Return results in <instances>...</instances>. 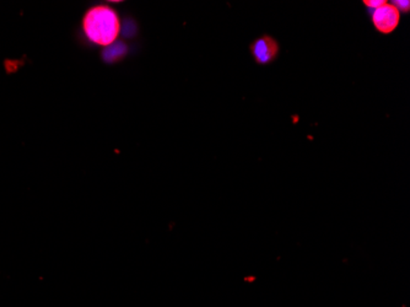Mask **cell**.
Here are the masks:
<instances>
[{
	"label": "cell",
	"instance_id": "6da1fadb",
	"mask_svg": "<svg viewBox=\"0 0 410 307\" xmlns=\"http://www.w3.org/2000/svg\"><path fill=\"white\" fill-rule=\"evenodd\" d=\"M84 30L93 44L110 46L120 33V20L107 6H95L84 20Z\"/></svg>",
	"mask_w": 410,
	"mask_h": 307
},
{
	"label": "cell",
	"instance_id": "7a4b0ae2",
	"mask_svg": "<svg viewBox=\"0 0 410 307\" xmlns=\"http://www.w3.org/2000/svg\"><path fill=\"white\" fill-rule=\"evenodd\" d=\"M400 12L393 4H384L372 11V22L378 32L389 35L398 28Z\"/></svg>",
	"mask_w": 410,
	"mask_h": 307
},
{
	"label": "cell",
	"instance_id": "3957f363",
	"mask_svg": "<svg viewBox=\"0 0 410 307\" xmlns=\"http://www.w3.org/2000/svg\"><path fill=\"white\" fill-rule=\"evenodd\" d=\"M253 59L258 64L267 66L275 61L279 55V44L269 35H263L251 44Z\"/></svg>",
	"mask_w": 410,
	"mask_h": 307
},
{
	"label": "cell",
	"instance_id": "277c9868",
	"mask_svg": "<svg viewBox=\"0 0 410 307\" xmlns=\"http://www.w3.org/2000/svg\"><path fill=\"white\" fill-rule=\"evenodd\" d=\"M106 53H109V55H107V59H109V61H113V59H117V58H120V55H123L126 53V46L120 44H115L113 47L109 48V50H107Z\"/></svg>",
	"mask_w": 410,
	"mask_h": 307
},
{
	"label": "cell",
	"instance_id": "5b68a950",
	"mask_svg": "<svg viewBox=\"0 0 410 307\" xmlns=\"http://www.w3.org/2000/svg\"><path fill=\"white\" fill-rule=\"evenodd\" d=\"M392 4H393V6H395L397 9H398L400 12V11H403V12H408V11L410 10V3L408 1V0H404V1H403V0H395V1L392 3Z\"/></svg>",
	"mask_w": 410,
	"mask_h": 307
},
{
	"label": "cell",
	"instance_id": "8992f818",
	"mask_svg": "<svg viewBox=\"0 0 410 307\" xmlns=\"http://www.w3.org/2000/svg\"><path fill=\"white\" fill-rule=\"evenodd\" d=\"M364 4H365L367 8L372 9V11H373L376 10V9H378L380 6H384V4H386V1H383V0H365V1H364Z\"/></svg>",
	"mask_w": 410,
	"mask_h": 307
}]
</instances>
